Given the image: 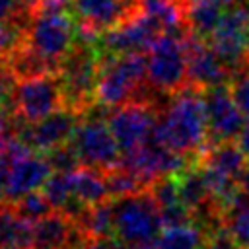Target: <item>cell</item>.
Wrapping results in <instances>:
<instances>
[{"label": "cell", "instance_id": "484cf974", "mask_svg": "<svg viewBox=\"0 0 249 249\" xmlns=\"http://www.w3.org/2000/svg\"><path fill=\"white\" fill-rule=\"evenodd\" d=\"M105 179H107V189H109L111 198L128 196V195H134V193H140L146 189V185L130 169H126L123 163L105 171Z\"/></svg>", "mask_w": 249, "mask_h": 249}, {"label": "cell", "instance_id": "ab89813d", "mask_svg": "<svg viewBox=\"0 0 249 249\" xmlns=\"http://www.w3.org/2000/svg\"><path fill=\"white\" fill-rule=\"evenodd\" d=\"M247 47H249V33H247Z\"/></svg>", "mask_w": 249, "mask_h": 249}, {"label": "cell", "instance_id": "d590c367", "mask_svg": "<svg viewBox=\"0 0 249 249\" xmlns=\"http://www.w3.org/2000/svg\"><path fill=\"white\" fill-rule=\"evenodd\" d=\"M241 72H245L247 76H249V53H247V56H245V60H243V64H241V68H239Z\"/></svg>", "mask_w": 249, "mask_h": 249}, {"label": "cell", "instance_id": "4dcf8cb0", "mask_svg": "<svg viewBox=\"0 0 249 249\" xmlns=\"http://www.w3.org/2000/svg\"><path fill=\"white\" fill-rule=\"evenodd\" d=\"M14 84H16L14 76L8 72L6 66H2V68H0V111H8V109L14 111V107H12Z\"/></svg>", "mask_w": 249, "mask_h": 249}, {"label": "cell", "instance_id": "f35d334b", "mask_svg": "<svg viewBox=\"0 0 249 249\" xmlns=\"http://www.w3.org/2000/svg\"><path fill=\"white\" fill-rule=\"evenodd\" d=\"M126 2H128V4H132V6H134V4H136V2H138V0H126Z\"/></svg>", "mask_w": 249, "mask_h": 249}, {"label": "cell", "instance_id": "ffe728a7", "mask_svg": "<svg viewBox=\"0 0 249 249\" xmlns=\"http://www.w3.org/2000/svg\"><path fill=\"white\" fill-rule=\"evenodd\" d=\"M0 249H33V222L12 202H0Z\"/></svg>", "mask_w": 249, "mask_h": 249}, {"label": "cell", "instance_id": "9c48e42d", "mask_svg": "<svg viewBox=\"0 0 249 249\" xmlns=\"http://www.w3.org/2000/svg\"><path fill=\"white\" fill-rule=\"evenodd\" d=\"M82 117L84 115L80 111H76L68 105L56 109L54 113H51L35 123H27V121H21L19 117H16L14 134L23 144H27L31 150L45 154L56 146L70 142Z\"/></svg>", "mask_w": 249, "mask_h": 249}, {"label": "cell", "instance_id": "3957f363", "mask_svg": "<svg viewBox=\"0 0 249 249\" xmlns=\"http://www.w3.org/2000/svg\"><path fill=\"white\" fill-rule=\"evenodd\" d=\"M76 41L78 23L72 12L62 10V4L53 0L41 2L29 19L25 43L58 72L60 62L74 49Z\"/></svg>", "mask_w": 249, "mask_h": 249}, {"label": "cell", "instance_id": "f1b7e54d", "mask_svg": "<svg viewBox=\"0 0 249 249\" xmlns=\"http://www.w3.org/2000/svg\"><path fill=\"white\" fill-rule=\"evenodd\" d=\"M53 171H60V173H70L74 169H78L82 163H80V158L76 154V150L72 148L70 142L62 144V146H56L49 152H45Z\"/></svg>", "mask_w": 249, "mask_h": 249}, {"label": "cell", "instance_id": "ac0fdd59", "mask_svg": "<svg viewBox=\"0 0 249 249\" xmlns=\"http://www.w3.org/2000/svg\"><path fill=\"white\" fill-rule=\"evenodd\" d=\"M134 8L146 16L161 33L185 37L189 33L185 0H138Z\"/></svg>", "mask_w": 249, "mask_h": 249}, {"label": "cell", "instance_id": "5b68a950", "mask_svg": "<svg viewBox=\"0 0 249 249\" xmlns=\"http://www.w3.org/2000/svg\"><path fill=\"white\" fill-rule=\"evenodd\" d=\"M99 64L101 51L97 49V43L78 39L74 49L64 56L58 68V78L64 91V105L84 115L95 103Z\"/></svg>", "mask_w": 249, "mask_h": 249}, {"label": "cell", "instance_id": "277c9868", "mask_svg": "<svg viewBox=\"0 0 249 249\" xmlns=\"http://www.w3.org/2000/svg\"><path fill=\"white\" fill-rule=\"evenodd\" d=\"M113 237L124 247L152 245L163 230L160 206L148 189L113 198Z\"/></svg>", "mask_w": 249, "mask_h": 249}, {"label": "cell", "instance_id": "836d02e7", "mask_svg": "<svg viewBox=\"0 0 249 249\" xmlns=\"http://www.w3.org/2000/svg\"><path fill=\"white\" fill-rule=\"evenodd\" d=\"M237 146L241 148V152L245 154V158L249 160V121H245V124H243V128L239 130V134H237Z\"/></svg>", "mask_w": 249, "mask_h": 249}, {"label": "cell", "instance_id": "30bf717a", "mask_svg": "<svg viewBox=\"0 0 249 249\" xmlns=\"http://www.w3.org/2000/svg\"><path fill=\"white\" fill-rule=\"evenodd\" d=\"M160 109L156 103L132 101L121 107H113L107 113V124L117 138L121 152H130L146 144L156 128Z\"/></svg>", "mask_w": 249, "mask_h": 249}, {"label": "cell", "instance_id": "f546056e", "mask_svg": "<svg viewBox=\"0 0 249 249\" xmlns=\"http://www.w3.org/2000/svg\"><path fill=\"white\" fill-rule=\"evenodd\" d=\"M228 86H230L231 97H233L235 105L239 107V111L245 117H249V76L241 70H235Z\"/></svg>", "mask_w": 249, "mask_h": 249}, {"label": "cell", "instance_id": "7c38bea8", "mask_svg": "<svg viewBox=\"0 0 249 249\" xmlns=\"http://www.w3.org/2000/svg\"><path fill=\"white\" fill-rule=\"evenodd\" d=\"M132 8L126 0H72L70 12L78 23V39L97 43L99 35L123 23Z\"/></svg>", "mask_w": 249, "mask_h": 249}, {"label": "cell", "instance_id": "1f68e13d", "mask_svg": "<svg viewBox=\"0 0 249 249\" xmlns=\"http://www.w3.org/2000/svg\"><path fill=\"white\" fill-rule=\"evenodd\" d=\"M78 249H124V245L115 237H84Z\"/></svg>", "mask_w": 249, "mask_h": 249}, {"label": "cell", "instance_id": "9a60e30c", "mask_svg": "<svg viewBox=\"0 0 249 249\" xmlns=\"http://www.w3.org/2000/svg\"><path fill=\"white\" fill-rule=\"evenodd\" d=\"M185 47L189 60V84L200 89L230 84L233 72L224 64L206 39H200L189 31L185 35Z\"/></svg>", "mask_w": 249, "mask_h": 249}, {"label": "cell", "instance_id": "83f0119b", "mask_svg": "<svg viewBox=\"0 0 249 249\" xmlns=\"http://www.w3.org/2000/svg\"><path fill=\"white\" fill-rule=\"evenodd\" d=\"M14 206H16V210L25 218V220H29V222H37V220H41L43 216H47L49 212H53V206H51V202L47 200V196H45V193L43 191H33V193H27V195H23L19 200H16V202H12Z\"/></svg>", "mask_w": 249, "mask_h": 249}, {"label": "cell", "instance_id": "4316f807", "mask_svg": "<svg viewBox=\"0 0 249 249\" xmlns=\"http://www.w3.org/2000/svg\"><path fill=\"white\" fill-rule=\"evenodd\" d=\"M47 196V200L51 202L53 210H64L74 195H72V183H70V173H60V171H53V175L47 179V183L41 189Z\"/></svg>", "mask_w": 249, "mask_h": 249}, {"label": "cell", "instance_id": "52a82bcc", "mask_svg": "<svg viewBox=\"0 0 249 249\" xmlns=\"http://www.w3.org/2000/svg\"><path fill=\"white\" fill-rule=\"evenodd\" d=\"M12 107L14 115L27 123H35L64 107V91L58 72H45L39 76L16 80Z\"/></svg>", "mask_w": 249, "mask_h": 249}, {"label": "cell", "instance_id": "7402d4cb", "mask_svg": "<svg viewBox=\"0 0 249 249\" xmlns=\"http://www.w3.org/2000/svg\"><path fill=\"white\" fill-rule=\"evenodd\" d=\"M70 183H72V195L78 202L84 206H93L99 202L109 200V189L105 173L88 165H80L78 169L70 171Z\"/></svg>", "mask_w": 249, "mask_h": 249}, {"label": "cell", "instance_id": "8d00e7d4", "mask_svg": "<svg viewBox=\"0 0 249 249\" xmlns=\"http://www.w3.org/2000/svg\"><path fill=\"white\" fill-rule=\"evenodd\" d=\"M128 249H154V245H138V247H128Z\"/></svg>", "mask_w": 249, "mask_h": 249}, {"label": "cell", "instance_id": "6da1fadb", "mask_svg": "<svg viewBox=\"0 0 249 249\" xmlns=\"http://www.w3.org/2000/svg\"><path fill=\"white\" fill-rule=\"evenodd\" d=\"M152 140L173 152L196 158L208 144L204 89L187 84L171 93L167 105L160 109Z\"/></svg>", "mask_w": 249, "mask_h": 249}, {"label": "cell", "instance_id": "ba28073f", "mask_svg": "<svg viewBox=\"0 0 249 249\" xmlns=\"http://www.w3.org/2000/svg\"><path fill=\"white\" fill-rule=\"evenodd\" d=\"M70 144L76 150L82 165L99 169L103 173L117 167L123 160L121 146L107 121L101 117H82Z\"/></svg>", "mask_w": 249, "mask_h": 249}, {"label": "cell", "instance_id": "5bb4252c", "mask_svg": "<svg viewBox=\"0 0 249 249\" xmlns=\"http://www.w3.org/2000/svg\"><path fill=\"white\" fill-rule=\"evenodd\" d=\"M204 107L208 121V142H231L245 124V115L235 105L230 86H216L204 89Z\"/></svg>", "mask_w": 249, "mask_h": 249}, {"label": "cell", "instance_id": "603a6c76", "mask_svg": "<svg viewBox=\"0 0 249 249\" xmlns=\"http://www.w3.org/2000/svg\"><path fill=\"white\" fill-rule=\"evenodd\" d=\"M204 239L206 230L200 224L191 222L163 228L152 245L154 249H202Z\"/></svg>", "mask_w": 249, "mask_h": 249}, {"label": "cell", "instance_id": "d6a6232c", "mask_svg": "<svg viewBox=\"0 0 249 249\" xmlns=\"http://www.w3.org/2000/svg\"><path fill=\"white\" fill-rule=\"evenodd\" d=\"M21 8H31V4L27 0H0V21L10 19L16 12H19ZM33 10V8H31ZM35 12V10H33Z\"/></svg>", "mask_w": 249, "mask_h": 249}, {"label": "cell", "instance_id": "e0dca14e", "mask_svg": "<svg viewBox=\"0 0 249 249\" xmlns=\"http://www.w3.org/2000/svg\"><path fill=\"white\" fill-rule=\"evenodd\" d=\"M84 237L76 220L60 210H53L33 224V249H78Z\"/></svg>", "mask_w": 249, "mask_h": 249}, {"label": "cell", "instance_id": "8fae6325", "mask_svg": "<svg viewBox=\"0 0 249 249\" xmlns=\"http://www.w3.org/2000/svg\"><path fill=\"white\" fill-rule=\"evenodd\" d=\"M247 33H249V8L241 4L237 6L231 4L226 8L216 29L208 37L212 49L231 72L241 68L249 53Z\"/></svg>", "mask_w": 249, "mask_h": 249}, {"label": "cell", "instance_id": "74e56055", "mask_svg": "<svg viewBox=\"0 0 249 249\" xmlns=\"http://www.w3.org/2000/svg\"><path fill=\"white\" fill-rule=\"evenodd\" d=\"M53 2H58V4H62V6H64V4H68V2H72V0H53Z\"/></svg>", "mask_w": 249, "mask_h": 249}, {"label": "cell", "instance_id": "d6986e66", "mask_svg": "<svg viewBox=\"0 0 249 249\" xmlns=\"http://www.w3.org/2000/svg\"><path fill=\"white\" fill-rule=\"evenodd\" d=\"M202 167L216 169L220 173H226L237 181H241L245 169H247V158L241 152L237 144L231 142H218V144H206V148L195 158Z\"/></svg>", "mask_w": 249, "mask_h": 249}, {"label": "cell", "instance_id": "2e32d148", "mask_svg": "<svg viewBox=\"0 0 249 249\" xmlns=\"http://www.w3.org/2000/svg\"><path fill=\"white\" fill-rule=\"evenodd\" d=\"M53 175V167L45 154L27 152L10 163L8 185H6V202H16L23 195L41 191L47 179Z\"/></svg>", "mask_w": 249, "mask_h": 249}, {"label": "cell", "instance_id": "cb8c5ba5", "mask_svg": "<svg viewBox=\"0 0 249 249\" xmlns=\"http://www.w3.org/2000/svg\"><path fill=\"white\" fill-rule=\"evenodd\" d=\"M222 226L237 245V249H249V193L241 189L231 206L224 212Z\"/></svg>", "mask_w": 249, "mask_h": 249}, {"label": "cell", "instance_id": "8992f818", "mask_svg": "<svg viewBox=\"0 0 249 249\" xmlns=\"http://www.w3.org/2000/svg\"><path fill=\"white\" fill-rule=\"evenodd\" d=\"M148 82L163 95H171L189 84V60L185 37L161 33L148 51Z\"/></svg>", "mask_w": 249, "mask_h": 249}, {"label": "cell", "instance_id": "7a4b0ae2", "mask_svg": "<svg viewBox=\"0 0 249 249\" xmlns=\"http://www.w3.org/2000/svg\"><path fill=\"white\" fill-rule=\"evenodd\" d=\"M132 101L158 105V91L148 82V60L144 53H101L95 103L113 109Z\"/></svg>", "mask_w": 249, "mask_h": 249}, {"label": "cell", "instance_id": "e575fe53", "mask_svg": "<svg viewBox=\"0 0 249 249\" xmlns=\"http://www.w3.org/2000/svg\"><path fill=\"white\" fill-rule=\"evenodd\" d=\"M241 189L249 193V165H247V169H245V173L241 177Z\"/></svg>", "mask_w": 249, "mask_h": 249}, {"label": "cell", "instance_id": "d4e9b609", "mask_svg": "<svg viewBox=\"0 0 249 249\" xmlns=\"http://www.w3.org/2000/svg\"><path fill=\"white\" fill-rule=\"evenodd\" d=\"M76 224L86 237H113V198L88 206L76 218Z\"/></svg>", "mask_w": 249, "mask_h": 249}, {"label": "cell", "instance_id": "44dd1931", "mask_svg": "<svg viewBox=\"0 0 249 249\" xmlns=\"http://www.w3.org/2000/svg\"><path fill=\"white\" fill-rule=\"evenodd\" d=\"M231 4L233 0H185V18L189 31L200 39H208L226 8Z\"/></svg>", "mask_w": 249, "mask_h": 249}, {"label": "cell", "instance_id": "4fadbf2b", "mask_svg": "<svg viewBox=\"0 0 249 249\" xmlns=\"http://www.w3.org/2000/svg\"><path fill=\"white\" fill-rule=\"evenodd\" d=\"M160 35L161 31L146 16H142L136 8H132L130 16L123 23L99 35L97 49L101 53H111V54L148 53Z\"/></svg>", "mask_w": 249, "mask_h": 249}]
</instances>
